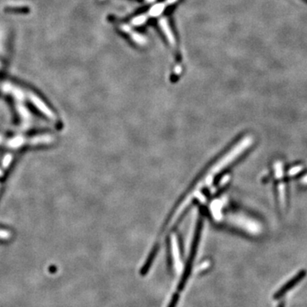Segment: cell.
Here are the masks:
<instances>
[{
	"mask_svg": "<svg viewBox=\"0 0 307 307\" xmlns=\"http://www.w3.org/2000/svg\"><path fill=\"white\" fill-rule=\"evenodd\" d=\"M305 276H306V270H299V272L297 273L294 277H292L288 283H286L284 286L282 287L281 289L276 292V294L274 295V299H278L285 295L289 290H291L293 288L296 286L299 282H301Z\"/></svg>",
	"mask_w": 307,
	"mask_h": 307,
	"instance_id": "cell-1",
	"label": "cell"
},
{
	"mask_svg": "<svg viewBox=\"0 0 307 307\" xmlns=\"http://www.w3.org/2000/svg\"><path fill=\"white\" fill-rule=\"evenodd\" d=\"M159 24H160V29H162V31L165 34V37H166L171 45H175V38H174L173 32L171 30L170 26H169L168 21L165 19H162V20H160V23Z\"/></svg>",
	"mask_w": 307,
	"mask_h": 307,
	"instance_id": "cell-2",
	"label": "cell"
},
{
	"mask_svg": "<svg viewBox=\"0 0 307 307\" xmlns=\"http://www.w3.org/2000/svg\"><path fill=\"white\" fill-rule=\"evenodd\" d=\"M121 29H122V31H125L127 34H131V37L132 40L135 41V42L137 43V44H141V45H144L146 41H145V37H143L141 35H139L138 34H136V33H134V32H131L130 30V27L127 26H121Z\"/></svg>",
	"mask_w": 307,
	"mask_h": 307,
	"instance_id": "cell-3",
	"label": "cell"
},
{
	"mask_svg": "<svg viewBox=\"0 0 307 307\" xmlns=\"http://www.w3.org/2000/svg\"><path fill=\"white\" fill-rule=\"evenodd\" d=\"M168 3L165 2L164 4H158L157 6H154L150 12H149V16H157L158 15L162 13L164 10H165V6H166Z\"/></svg>",
	"mask_w": 307,
	"mask_h": 307,
	"instance_id": "cell-4",
	"label": "cell"
},
{
	"mask_svg": "<svg viewBox=\"0 0 307 307\" xmlns=\"http://www.w3.org/2000/svg\"><path fill=\"white\" fill-rule=\"evenodd\" d=\"M179 293H175L174 294V296L172 297L170 303L168 304V307H176L177 304L179 303Z\"/></svg>",
	"mask_w": 307,
	"mask_h": 307,
	"instance_id": "cell-5",
	"label": "cell"
},
{
	"mask_svg": "<svg viewBox=\"0 0 307 307\" xmlns=\"http://www.w3.org/2000/svg\"><path fill=\"white\" fill-rule=\"evenodd\" d=\"M302 183L304 184H307V175L304 177V179H302Z\"/></svg>",
	"mask_w": 307,
	"mask_h": 307,
	"instance_id": "cell-6",
	"label": "cell"
},
{
	"mask_svg": "<svg viewBox=\"0 0 307 307\" xmlns=\"http://www.w3.org/2000/svg\"><path fill=\"white\" fill-rule=\"evenodd\" d=\"M277 307H285V302L283 301L278 304V306Z\"/></svg>",
	"mask_w": 307,
	"mask_h": 307,
	"instance_id": "cell-7",
	"label": "cell"
},
{
	"mask_svg": "<svg viewBox=\"0 0 307 307\" xmlns=\"http://www.w3.org/2000/svg\"><path fill=\"white\" fill-rule=\"evenodd\" d=\"M147 1H149V2H150V1H154V0H147Z\"/></svg>",
	"mask_w": 307,
	"mask_h": 307,
	"instance_id": "cell-8",
	"label": "cell"
}]
</instances>
